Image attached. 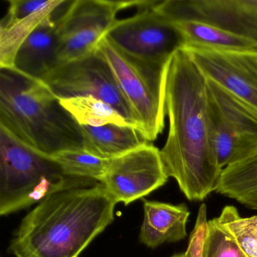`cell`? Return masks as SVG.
Segmentation results:
<instances>
[{
	"instance_id": "3",
	"label": "cell",
	"mask_w": 257,
	"mask_h": 257,
	"mask_svg": "<svg viewBox=\"0 0 257 257\" xmlns=\"http://www.w3.org/2000/svg\"><path fill=\"white\" fill-rule=\"evenodd\" d=\"M0 126L35 151L51 157L83 149L80 125L43 81L12 69L0 72Z\"/></svg>"
},
{
	"instance_id": "19",
	"label": "cell",
	"mask_w": 257,
	"mask_h": 257,
	"mask_svg": "<svg viewBox=\"0 0 257 257\" xmlns=\"http://www.w3.org/2000/svg\"><path fill=\"white\" fill-rule=\"evenodd\" d=\"M60 103L80 126L101 127L113 124L135 127L118 111L96 97L63 98Z\"/></svg>"
},
{
	"instance_id": "16",
	"label": "cell",
	"mask_w": 257,
	"mask_h": 257,
	"mask_svg": "<svg viewBox=\"0 0 257 257\" xmlns=\"http://www.w3.org/2000/svg\"><path fill=\"white\" fill-rule=\"evenodd\" d=\"M183 34L185 49L228 52H257L251 40L209 24L193 21L173 22Z\"/></svg>"
},
{
	"instance_id": "23",
	"label": "cell",
	"mask_w": 257,
	"mask_h": 257,
	"mask_svg": "<svg viewBox=\"0 0 257 257\" xmlns=\"http://www.w3.org/2000/svg\"><path fill=\"white\" fill-rule=\"evenodd\" d=\"M58 0H10L8 14L2 22L11 23L30 17L55 5Z\"/></svg>"
},
{
	"instance_id": "10",
	"label": "cell",
	"mask_w": 257,
	"mask_h": 257,
	"mask_svg": "<svg viewBox=\"0 0 257 257\" xmlns=\"http://www.w3.org/2000/svg\"><path fill=\"white\" fill-rule=\"evenodd\" d=\"M160 150L148 144L109 160L101 183L115 202L128 205L168 181Z\"/></svg>"
},
{
	"instance_id": "14",
	"label": "cell",
	"mask_w": 257,
	"mask_h": 257,
	"mask_svg": "<svg viewBox=\"0 0 257 257\" xmlns=\"http://www.w3.org/2000/svg\"><path fill=\"white\" fill-rule=\"evenodd\" d=\"M144 220L139 240L147 247L186 238V223L190 212L186 204L178 205L144 200Z\"/></svg>"
},
{
	"instance_id": "8",
	"label": "cell",
	"mask_w": 257,
	"mask_h": 257,
	"mask_svg": "<svg viewBox=\"0 0 257 257\" xmlns=\"http://www.w3.org/2000/svg\"><path fill=\"white\" fill-rule=\"evenodd\" d=\"M159 0L138 10L132 17L117 20L104 38L121 52L149 62L168 64L185 49L183 34L155 10Z\"/></svg>"
},
{
	"instance_id": "17",
	"label": "cell",
	"mask_w": 257,
	"mask_h": 257,
	"mask_svg": "<svg viewBox=\"0 0 257 257\" xmlns=\"http://www.w3.org/2000/svg\"><path fill=\"white\" fill-rule=\"evenodd\" d=\"M216 192L257 210V153L224 168Z\"/></svg>"
},
{
	"instance_id": "4",
	"label": "cell",
	"mask_w": 257,
	"mask_h": 257,
	"mask_svg": "<svg viewBox=\"0 0 257 257\" xmlns=\"http://www.w3.org/2000/svg\"><path fill=\"white\" fill-rule=\"evenodd\" d=\"M99 183L71 177L50 157L15 138L0 126V215L28 208L57 192Z\"/></svg>"
},
{
	"instance_id": "5",
	"label": "cell",
	"mask_w": 257,
	"mask_h": 257,
	"mask_svg": "<svg viewBox=\"0 0 257 257\" xmlns=\"http://www.w3.org/2000/svg\"><path fill=\"white\" fill-rule=\"evenodd\" d=\"M96 52L106 61L138 128L148 142L165 128V81L168 64L149 62L121 52L103 38Z\"/></svg>"
},
{
	"instance_id": "21",
	"label": "cell",
	"mask_w": 257,
	"mask_h": 257,
	"mask_svg": "<svg viewBox=\"0 0 257 257\" xmlns=\"http://www.w3.org/2000/svg\"><path fill=\"white\" fill-rule=\"evenodd\" d=\"M50 158L67 175L91 179L99 183H101L109 164V160L93 156L84 149L64 150Z\"/></svg>"
},
{
	"instance_id": "13",
	"label": "cell",
	"mask_w": 257,
	"mask_h": 257,
	"mask_svg": "<svg viewBox=\"0 0 257 257\" xmlns=\"http://www.w3.org/2000/svg\"><path fill=\"white\" fill-rule=\"evenodd\" d=\"M65 2L24 41L15 57L12 70L30 79L43 81L58 64V19Z\"/></svg>"
},
{
	"instance_id": "6",
	"label": "cell",
	"mask_w": 257,
	"mask_h": 257,
	"mask_svg": "<svg viewBox=\"0 0 257 257\" xmlns=\"http://www.w3.org/2000/svg\"><path fill=\"white\" fill-rule=\"evenodd\" d=\"M143 1L73 0L58 19L57 63L93 53L116 22L118 12L142 5Z\"/></svg>"
},
{
	"instance_id": "22",
	"label": "cell",
	"mask_w": 257,
	"mask_h": 257,
	"mask_svg": "<svg viewBox=\"0 0 257 257\" xmlns=\"http://www.w3.org/2000/svg\"><path fill=\"white\" fill-rule=\"evenodd\" d=\"M201 257H246L231 235L216 222H207Z\"/></svg>"
},
{
	"instance_id": "15",
	"label": "cell",
	"mask_w": 257,
	"mask_h": 257,
	"mask_svg": "<svg viewBox=\"0 0 257 257\" xmlns=\"http://www.w3.org/2000/svg\"><path fill=\"white\" fill-rule=\"evenodd\" d=\"M83 149L90 154L110 160L150 144L141 131L132 126L106 124L80 126Z\"/></svg>"
},
{
	"instance_id": "11",
	"label": "cell",
	"mask_w": 257,
	"mask_h": 257,
	"mask_svg": "<svg viewBox=\"0 0 257 257\" xmlns=\"http://www.w3.org/2000/svg\"><path fill=\"white\" fill-rule=\"evenodd\" d=\"M155 10L170 22L209 24L257 45V0H159Z\"/></svg>"
},
{
	"instance_id": "12",
	"label": "cell",
	"mask_w": 257,
	"mask_h": 257,
	"mask_svg": "<svg viewBox=\"0 0 257 257\" xmlns=\"http://www.w3.org/2000/svg\"><path fill=\"white\" fill-rule=\"evenodd\" d=\"M184 49L207 79L257 110V52Z\"/></svg>"
},
{
	"instance_id": "9",
	"label": "cell",
	"mask_w": 257,
	"mask_h": 257,
	"mask_svg": "<svg viewBox=\"0 0 257 257\" xmlns=\"http://www.w3.org/2000/svg\"><path fill=\"white\" fill-rule=\"evenodd\" d=\"M43 82L59 99L76 97L100 99L118 111L139 130L110 67L96 50L79 59L57 64Z\"/></svg>"
},
{
	"instance_id": "7",
	"label": "cell",
	"mask_w": 257,
	"mask_h": 257,
	"mask_svg": "<svg viewBox=\"0 0 257 257\" xmlns=\"http://www.w3.org/2000/svg\"><path fill=\"white\" fill-rule=\"evenodd\" d=\"M207 94L218 162L224 169L257 153V110L210 79Z\"/></svg>"
},
{
	"instance_id": "24",
	"label": "cell",
	"mask_w": 257,
	"mask_h": 257,
	"mask_svg": "<svg viewBox=\"0 0 257 257\" xmlns=\"http://www.w3.org/2000/svg\"><path fill=\"white\" fill-rule=\"evenodd\" d=\"M207 208L204 204L200 207L195 228L192 231L187 249L183 253L175 254L171 257H201L203 240L207 225Z\"/></svg>"
},
{
	"instance_id": "2",
	"label": "cell",
	"mask_w": 257,
	"mask_h": 257,
	"mask_svg": "<svg viewBox=\"0 0 257 257\" xmlns=\"http://www.w3.org/2000/svg\"><path fill=\"white\" fill-rule=\"evenodd\" d=\"M116 204L101 183L53 194L22 219L8 252L16 257H79L113 222Z\"/></svg>"
},
{
	"instance_id": "20",
	"label": "cell",
	"mask_w": 257,
	"mask_h": 257,
	"mask_svg": "<svg viewBox=\"0 0 257 257\" xmlns=\"http://www.w3.org/2000/svg\"><path fill=\"white\" fill-rule=\"evenodd\" d=\"M215 220L232 237L246 257H257V216L241 217L235 207L228 205Z\"/></svg>"
},
{
	"instance_id": "1",
	"label": "cell",
	"mask_w": 257,
	"mask_h": 257,
	"mask_svg": "<svg viewBox=\"0 0 257 257\" xmlns=\"http://www.w3.org/2000/svg\"><path fill=\"white\" fill-rule=\"evenodd\" d=\"M165 111L169 131L160 150L165 172L190 201H202L217 189L218 162L209 106L207 79L186 49L168 63Z\"/></svg>"
},
{
	"instance_id": "18",
	"label": "cell",
	"mask_w": 257,
	"mask_h": 257,
	"mask_svg": "<svg viewBox=\"0 0 257 257\" xmlns=\"http://www.w3.org/2000/svg\"><path fill=\"white\" fill-rule=\"evenodd\" d=\"M65 0L18 22H2L0 25V69H12L15 57L22 43L45 20L50 17Z\"/></svg>"
}]
</instances>
